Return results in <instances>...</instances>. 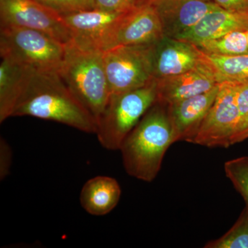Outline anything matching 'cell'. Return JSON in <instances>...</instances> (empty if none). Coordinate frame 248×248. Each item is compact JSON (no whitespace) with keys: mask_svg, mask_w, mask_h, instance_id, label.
I'll return each mask as SVG.
<instances>
[{"mask_svg":"<svg viewBox=\"0 0 248 248\" xmlns=\"http://www.w3.org/2000/svg\"><path fill=\"white\" fill-rule=\"evenodd\" d=\"M61 15L94 9V0H36Z\"/></svg>","mask_w":248,"mask_h":248,"instance_id":"cell-22","label":"cell"},{"mask_svg":"<svg viewBox=\"0 0 248 248\" xmlns=\"http://www.w3.org/2000/svg\"><path fill=\"white\" fill-rule=\"evenodd\" d=\"M237 81L219 83L215 102L201 125L192 143L208 148H228L241 120L236 102Z\"/></svg>","mask_w":248,"mask_h":248,"instance_id":"cell-7","label":"cell"},{"mask_svg":"<svg viewBox=\"0 0 248 248\" xmlns=\"http://www.w3.org/2000/svg\"><path fill=\"white\" fill-rule=\"evenodd\" d=\"M246 33H247L248 43V29L246 31Z\"/></svg>","mask_w":248,"mask_h":248,"instance_id":"cell-30","label":"cell"},{"mask_svg":"<svg viewBox=\"0 0 248 248\" xmlns=\"http://www.w3.org/2000/svg\"><path fill=\"white\" fill-rule=\"evenodd\" d=\"M203 62L202 50L197 46L164 36L153 46V79L177 76L194 69Z\"/></svg>","mask_w":248,"mask_h":248,"instance_id":"cell-11","label":"cell"},{"mask_svg":"<svg viewBox=\"0 0 248 248\" xmlns=\"http://www.w3.org/2000/svg\"><path fill=\"white\" fill-rule=\"evenodd\" d=\"M205 248H248V205L246 204L236 223L221 237L212 240Z\"/></svg>","mask_w":248,"mask_h":248,"instance_id":"cell-20","label":"cell"},{"mask_svg":"<svg viewBox=\"0 0 248 248\" xmlns=\"http://www.w3.org/2000/svg\"><path fill=\"white\" fill-rule=\"evenodd\" d=\"M248 140V113L246 114L235 129L231 138V146Z\"/></svg>","mask_w":248,"mask_h":248,"instance_id":"cell-27","label":"cell"},{"mask_svg":"<svg viewBox=\"0 0 248 248\" xmlns=\"http://www.w3.org/2000/svg\"><path fill=\"white\" fill-rule=\"evenodd\" d=\"M94 9L111 12H125L138 5V0H94Z\"/></svg>","mask_w":248,"mask_h":248,"instance_id":"cell-23","label":"cell"},{"mask_svg":"<svg viewBox=\"0 0 248 248\" xmlns=\"http://www.w3.org/2000/svg\"><path fill=\"white\" fill-rule=\"evenodd\" d=\"M0 64V122L2 123L13 112L32 70L12 59L1 57Z\"/></svg>","mask_w":248,"mask_h":248,"instance_id":"cell-17","label":"cell"},{"mask_svg":"<svg viewBox=\"0 0 248 248\" xmlns=\"http://www.w3.org/2000/svg\"><path fill=\"white\" fill-rule=\"evenodd\" d=\"M154 45L120 46L104 51L110 96L143 87L154 80Z\"/></svg>","mask_w":248,"mask_h":248,"instance_id":"cell-6","label":"cell"},{"mask_svg":"<svg viewBox=\"0 0 248 248\" xmlns=\"http://www.w3.org/2000/svg\"><path fill=\"white\" fill-rule=\"evenodd\" d=\"M164 37L161 21L149 1L138 4L121 19L110 48L120 46L153 45Z\"/></svg>","mask_w":248,"mask_h":248,"instance_id":"cell-10","label":"cell"},{"mask_svg":"<svg viewBox=\"0 0 248 248\" xmlns=\"http://www.w3.org/2000/svg\"><path fill=\"white\" fill-rule=\"evenodd\" d=\"M204 62L213 71L218 84L248 78V53L222 55L202 51Z\"/></svg>","mask_w":248,"mask_h":248,"instance_id":"cell-18","label":"cell"},{"mask_svg":"<svg viewBox=\"0 0 248 248\" xmlns=\"http://www.w3.org/2000/svg\"><path fill=\"white\" fill-rule=\"evenodd\" d=\"M60 76L96 124L110 97L104 62V52L65 45Z\"/></svg>","mask_w":248,"mask_h":248,"instance_id":"cell-3","label":"cell"},{"mask_svg":"<svg viewBox=\"0 0 248 248\" xmlns=\"http://www.w3.org/2000/svg\"><path fill=\"white\" fill-rule=\"evenodd\" d=\"M148 1V0H138V4H140V3L145 2V1Z\"/></svg>","mask_w":248,"mask_h":248,"instance_id":"cell-28","label":"cell"},{"mask_svg":"<svg viewBox=\"0 0 248 248\" xmlns=\"http://www.w3.org/2000/svg\"><path fill=\"white\" fill-rule=\"evenodd\" d=\"M155 8L164 36L177 38L195 27L210 11L219 7L201 0H148Z\"/></svg>","mask_w":248,"mask_h":248,"instance_id":"cell-12","label":"cell"},{"mask_svg":"<svg viewBox=\"0 0 248 248\" xmlns=\"http://www.w3.org/2000/svg\"><path fill=\"white\" fill-rule=\"evenodd\" d=\"M30 116L95 134L97 124L60 73L31 71L13 112V117Z\"/></svg>","mask_w":248,"mask_h":248,"instance_id":"cell-1","label":"cell"},{"mask_svg":"<svg viewBox=\"0 0 248 248\" xmlns=\"http://www.w3.org/2000/svg\"><path fill=\"white\" fill-rule=\"evenodd\" d=\"M174 143L168 104L156 100L120 147L124 169L139 180L153 182Z\"/></svg>","mask_w":248,"mask_h":248,"instance_id":"cell-2","label":"cell"},{"mask_svg":"<svg viewBox=\"0 0 248 248\" xmlns=\"http://www.w3.org/2000/svg\"><path fill=\"white\" fill-rule=\"evenodd\" d=\"M207 53L222 55H239L248 53L246 31H236L218 38L205 41L197 45Z\"/></svg>","mask_w":248,"mask_h":248,"instance_id":"cell-19","label":"cell"},{"mask_svg":"<svg viewBox=\"0 0 248 248\" xmlns=\"http://www.w3.org/2000/svg\"><path fill=\"white\" fill-rule=\"evenodd\" d=\"M236 102L241 112V120L248 113V78L237 81Z\"/></svg>","mask_w":248,"mask_h":248,"instance_id":"cell-25","label":"cell"},{"mask_svg":"<svg viewBox=\"0 0 248 248\" xmlns=\"http://www.w3.org/2000/svg\"><path fill=\"white\" fill-rule=\"evenodd\" d=\"M219 90V84L207 92L168 105L174 143H192Z\"/></svg>","mask_w":248,"mask_h":248,"instance_id":"cell-13","label":"cell"},{"mask_svg":"<svg viewBox=\"0 0 248 248\" xmlns=\"http://www.w3.org/2000/svg\"><path fill=\"white\" fill-rule=\"evenodd\" d=\"M0 20L1 26L41 31L63 45L73 40L62 15L36 0H0Z\"/></svg>","mask_w":248,"mask_h":248,"instance_id":"cell-8","label":"cell"},{"mask_svg":"<svg viewBox=\"0 0 248 248\" xmlns=\"http://www.w3.org/2000/svg\"><path fill=\"white\" fill-rule=\"evenodd\" d=\"M127 12L93 9L62 16L71 31L72 42L86 50L104 52L110 48L117 24Z\"/></svg>","mask_w":248,"mask_h":248,"instance_id":"cell-9","label":"cell"},{"mask_svg":"<svg viewBox=\"0 0 248 248\" xmlns=\"http://www.w3.org/2000/svg\"><path fill=\"white\" fill-rule=\"evenodd\" d=\"M0 54L32 71L60 74L65 45L41 31L1 26Z\"/></svg>","mask_w":248,"mask_h":248,"instance_id":"cell-5","label":"cell"},{"mask_svg":"<svg viewBox=\"0 0 248 248\" xmlns=\"http://www.w3.org/2000/svg\"><path fill=\"white\" fill-rule=\"evenodd\" d=\"M13 152L8 141L2 137L0 139V179L4 180L11 172Z\"/></svg>","mask_w":248,"mask_h":248,"instance_id":"cell-24","label":"cell"},{"mask_svg":"<svg viewBox=\"0 0 248 248\" xmlns=\"http://www.w3.org/2000/svg\"><path fill=\"white\" fill-rule=\"evenodd\" d=\"M121 195L120 185L115 179L97 176L89 179L83 186L79 202L86 213L93 216H104L115 208Z\"/></svg>","mask_w":248,"mask_h":248,"instance_id":"cell-16","label":"cell"},{"mask_svg":"<svg viewBox=\"0 0 248 248\" xmlns=\"http://www.w3.org/2000/svg\"><path fill=\"white\" fill-rule=\"evenodd\" d=\"M155 81L157 101L168 105L207 92L218 84L211 68L204 61L190 71Z\"/></svg>","mask_w":248,"mask_h":248,"instance_id":"cell-14","label":"cell"},{"mask_svg":"<svg viewBox=\"0 0 248 248\" xmlns=\"http://www.w3.org/2000/svg\"><path fill=\"white\" fill-rule=\"evenodd\" d=\"M224 171L226 177L248 205V156L227 161Z\"/></svg>","mask_w":248,"mask_h":248,"instance_id":"cell-21","label":"cell"},{"mask_svg":"<svg viewBox=\"0 0 248 248\" xmlns=\"http://www.w3.org/2000/svg\"><path fill=\"white\" fill-rule=\"evenodd\" d=\"M201 1H208V2H213V0H201Z\"/></svg>","mask_w":248,"mask_h":248,"instance_id":"cell-29","label":"cell"},{"mask_svg":"<svg viewBox=\"0 0 248 248\" xmlns=\"http://www.w3.org/2000/svg\"><path fill=\"white\" fill-rule=\"evenodd\" d=\"M213 2L227 11L248 12V0H213Z\"/></svg>","mask_w":248,"mask_h":248,"instance_id":"cell-26","label":"cell"},{"mask_svg":"<svg viewBox=\"0 0 248 248\" xmlns=\"http://www.w3.org/2000/svg\"><path fill=\"white\" fill-rule=\"evenodd\" d=\"M248 29V12H234L218 7L210 11L195 27L175 39L197 45L234 31Z\"/></svg>","mask_w":248,"mask_h":248,"instance_id":"cell-15","label":"cell"},{"mask_svg":"<svg viewBox=\"0 0 248 248\" xmlns=\"http://www.w3.org/2000/svg\"><path fill=\"white\" fill-rule=\"evenodd\" d=\"M157 100L155 80L128 92L111 95L97 122L99 143L110 151L120 150L125 138Z\"/></svg>","mask_w":248,"mask_h":248,"instance_id":"cell-4","label":"cell"}]
</instances>
